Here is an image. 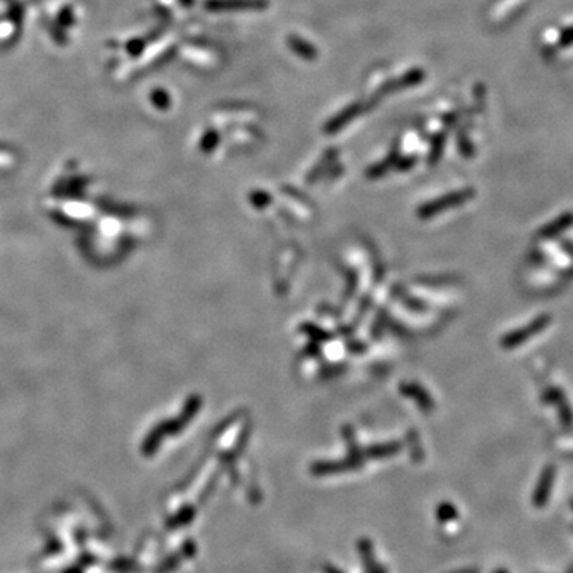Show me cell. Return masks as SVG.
Listing matches in <instances>:
<instances>
[{
  "instance_id": "obj_2",
  "label": "cell",
  "mask_w": 573,
  "mask_h": 573,
  "mask_svg": "<svg viewBox=\"0 0 573 573\" xmlns=\"http://www.w3.org/2000/svg\"><path fill=\"white\" fill-rule=\"evenodd\" d=\"M268 0H208L204 6L210 11H239V10H263Z\"/></svg>"
},
{
  "instance_id": "obj_7",
  "label": "cell",
  "mask_w": 573,
  "mask_h": 573,
  "mask_svg": "<svg viewBox=\"0 0 573 573\" xmlns=\"http://www.w3.org/2000/svg\"><path fill=\"white\" fill-rule=\"evenodd\" d=\"M421 80H422V72L412 70V72H409V73H406V75H403L400 80H397L395 83H390L385 90H389V91H394L395 88L403 90V88H406V86H411V85L419 83V82H421Z\"/></svg>"
},
{
  "instance_id": "obj_6",
  "label": "cell",
  "mask_w": 573,
  "mask_h": 573,
  "mask_svg": "<svg viewBox=\"0 0 573 573\" xmlns=\"http://www.w3.org/2000/svg\"><path fill=\"white\" fill-rule=\"evenodd\" d=\"M290 48L296 53L298 56H301L303 59H316L317 58V50L312 46L309 42L299 38L298 36H290L286 40Z\"/></svg>"
},
{
  "instance_id": "obj_4",
  "label": "cell",
  "mask_w": 573,
  "mask_h": 573,
  "mask_svg": "<svg viewBox=\"0 0 573 573\" xmlns=\"http://www.w3.org/2000/svg\"><path fill=\"white\" fill-rule=\"evenodd\" d=\"M543 400H545V402H548V403H555L557 406L559 412H561V416H562L564 425H565V427H570V425L573 424V414H572L570 406L567 403V400H565L562 392L557 390V389H550L545 394Z\"/></svg>"
},
{
  "instance_id": "obj_3",
  "label": "cell",
  "mask_w": 573,
  "mask_h": 573,
  "mask_svg": "<svg viewBox=\"0 0 573 573\" xmlns=\"http://www.w3.org/2000/svg\"><path fill=\"white\" fill-rule=\"evenodd\" d=\"M570 226H573V212H567V214L559 215L557 218L552 220L548 225H545L538 232L540 239H552L557 237L559 235H562L564 231H567Z\"/></svg>"
},
{
  "instance_id": "obj_5",
  "label": "cell",
  "mask_w": 573,
  "mask_h": 573,
  "mask_svg": "<svg viewBox=\"0 0 573 573\" xmlns=\"http://www.w3.org/2000/svg\"><path fill=\"white\" fill-rule=\"evenodd\" d=\"M360 110H362V107H360V104L349 105L348 109L343 110V112H339L338 115L333 118L328 124H326V131L336 132L338 129H341L344 124H348L352 118H355L358 115Z\"/></svg>"
},
{
  "instance_id": "obj_1",
  "label": "cell",
  "mask_w": 573,
  "mask_h": 573,
  "mask_svg": "<svg viewBox=\"0 0 573 573\" xmlns=\"http://www.w3.org/2000/svg\"><path fill=\"white\" fill-rule=\"evenodd\" d=\"M551 323V316L543 314L534 318L530 323H528L523 328H518L515 331L508 333V335L502 338V348L503 349H516L519 346H523L525 341H529L530 338L537 336L538 333H542L546 326Z\"/></svg>"
}]
</instances>
